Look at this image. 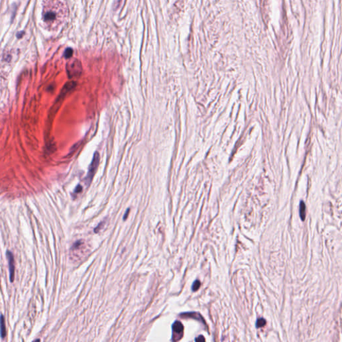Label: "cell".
<instances>
[{
  "mask_svg": "<svg viewBox=\"0 0 342 342\" xmlns=\"http://www.w3.org/2000/svg\"><path fill=\"white\" fill-rule=\"evenodd\" d=\"M66 71L69 78H76L81 75L82 72V64L79 60H74L66 65Z\"/></svg>",
  "mask_w": 342,
  "mask_h": 342,
  "instance_id": "1",
  "label": "cell"
},
{
  "mask_svg": "<svg viewBox=\"0 0 342 342\" xmlns=\"http://www.w3.org/2000/svg\"><path fill=\"white\" fill-rule=\"evenodd\" d=\"M99 162H100V154H98V152H96L94 155V156H93V159H92V162H91L90 167H89L88 175H87V177L86 178L87 186L90 184L91 181H92L94 176L96 172V171H97L98 167Z\"/></svg>",
  "mask_w": 342,
  "mask_h": 342,
  "instance_id": "2",
  "label": "cell"
},
{
  "mask_svg": "<svg viewBox=\"0 0 342 342\" xmlns=\"http://www.w3.org/2000/svg\"><path fill=\"white\" fill-rule=\"evenodd\" d=\"M172 340L173 341H177L180 340L183 336L184 327L182 323L179 321H175L172 325Z\"/></svg>",
  "mask_w": 342,
  "mask_h": 342,
  "instance_id": "3",
  "label": "cell"
},
{
  "mask_svg": "<svg viewBox=\"0 0 342 342\" xmlns=\"http://www.w3.org/2000/svg\"><path fill=\"white\" fill-rule=\"evenodd\" d=\"M76 83L75 82L72 81V82H67V83L64 85V87H63L62 90H61L60 94L58 96L57 100H56V104H55V105H54V106L60 104L62 100H64V98L66 96V95L67 94L72 92V91L74 89L76 88Z\"/></svg>",
  "mask_w": 342,
  "mask_h": 342,
  "instance_id": "4",
  "label": "cell"
},
{
  "mask_svg": "<svg viewBox=\"0 0 342 342\" xmlns=\"http://www.w3.org/2000/svg\"><path fill=\"white\" fill-rule=\"evenodd\" d=\"M7 257L8 259V262H9V269H10V281H14V271H15V267H14V255H13L12 253L10 252V251H7Z\"/></svg>",
  "mask_w": 342,
  "mask_h": 342,
  "instance_id": "5",
  "label": "cell"
},
{
  "mask_svg": "<svg viewBox=\"0 0 342 342\" xmlns=\"http://www.w3.org/2000/svg\"><path fill=\"white\" fill-rule=\"evenodd\" d=\"M180 317L194 318V319H196L199 320V321L204 322V320L202 318V317L200 316V315L199 314V313H194V312L192 313V312H191V313H181V314H180Z\"/></svg>",
  "mask_w": 342,
  "mask_h": 342,
  "instance_id": "6",
  "label": "cell"
},
{
  "mask_svg": "<svg viewBox=\"0 0 342 342\" xmlns=\"http://www.w3.org/2000/svg\"><path fill=\"white\" fill-rule=\"evenodd\" d=\"M43 18H44V20L46 21V22L53 21L55 20L56 18V14L55 12H53V11H47V12L44 14V16H43Z\"/></svg>",
  "mask_w": 342,
  "mask_h": 342,
  "instance_id": "7",
  "label": "cell"
},
{
  "mask_svg": "<svg viewBox=\"0 0 342 342\" xmlns=\"http://www.w3.org/2000/svg\"><path fill=\"white\" fill-rule=\"evenodd\" d=\"M0 332H1V338L3 339L6 335V332L5 320H4V317L3 315H1V317H0Z\"/></svg>",
  "mask_w": 342,
  "mask_h": 342,
  "instance_id": "8",
  "label": "cell"
},
{
  "mask_svg": "<svg viewBox=\"0 0 342 342\" xmlns=\"http://www.w3.org/2000/svg\"><path fill=\"white\" fill-rule=\"evenodd\" d=\"M299 216L302 221L306 219V204L303 201H301L299 206Z\"/></svg>",
  "mask_w": 342,
  "mask_h": 342,
  "instance_id": "9",
  "label": "cell"
},
{
  "mask_svg": "<svg viewBox=\"0 0 342 342\" xmlns=\"http://www.w3.org/2000/svg\"><path fill=\"white\" fill-rule=\"evenodd\" d=\"M265 324H266L265 319H263V318H260V319H258L256 322V327L257 328H260L264 326Z\"/></svg>",
  "mask_w": 342,
  "mask_h": 342,
  "instance_id": "10",
  "label": "cell"
},
{
  "mask_svg": "<svg viewBox=\"0 0 342 342\" xmlns=\"http://www.w3.org/2000/svg\"><path fill=\"white\" fill-rule=\"evenodd\" d=\"M72 54H73V50L70 48V47H69V48H67L66 50H65L64 57L67 59L70 58L72 56Z\"/></svg>",
  "mask_w": 342,
  "mask_h": 342,
  "instance_id": "11",
  "label": "cell"
},
{
  "mask_svg": "<svg viewBox=\"0 0 342 342\" xmlns=\"http://www.w3.org/2000/svg\"><path fill=\"white\" fill-rule=\"evenodd\" d=\"M200 287V282L199 280H196L194 281L193 284L192 285V290L193 291H197Z\"/></svg>",
  "mask_w": 342,
  "mask_h": 342,
  "instance_id": "12",
  "label": "cell"
},
{
  "mask_svg": "<svg viewBox=\"0 0 342 342\" xmlns=\"http://www.w3.org/2000/svg\"><path fill=\"white\" fill-rule=\"evenodd\" d=\"M104 225H105V221H104L101 222V223H100L99 225L94 228V232L96 233H98L102 229V228L103 227Z\"/></svg>",
  "mask_w": 342,
  "mask_h": 342,
  "instance_id": "13",
  "label": "cell"
},
{
  "mask_svg": "<svg viewBox=\"0 0 342 342\" xmlns=\"http://www.w3.org/2000/svg\"><path fill=\"white\" fill-rule=\"evenodd\" d=\"M82 186H80V185H78V186L76 187L75 191H74V193H80V192H82Z\"/></svg>",
  "mask_w": 342,
  "mask_h": 342,
  "instance_id": "14",
  "label": "cell"
},
{
  "mask_svg": "<svg viewBox=\"0 0 342 342\" xmlns=\"http://www.w3.org/2000/svg\"><path fill=\"white\" fill-rule=\"evenodd\" d=\"M195 341H205V339L204 338L203 336H202V335H200L197 337V338L195 339Z\"/></svg>",
  "mask_w": 342,
  "mask_h": 342,
  "instance_id": "15",
  "label": "cell"
},
{
  "mask_svg": "<svg viewBox=\"0 0 342 342\" xmlns=\"http://www.w3.org/2000/svg\"><path fill=\"white\" fill-rule=\"evenodd\" d=\"M129 211H130V209H127V211H126V213H125V216H124V217H123V219H124V221H125V220H126V219H127V217H128V213H129Z\"/></svg>",
  "mask_w": 342,
  "mask_h": 342,
  "instance_id": "16",
  "label": "cell"
}]
</instances>
